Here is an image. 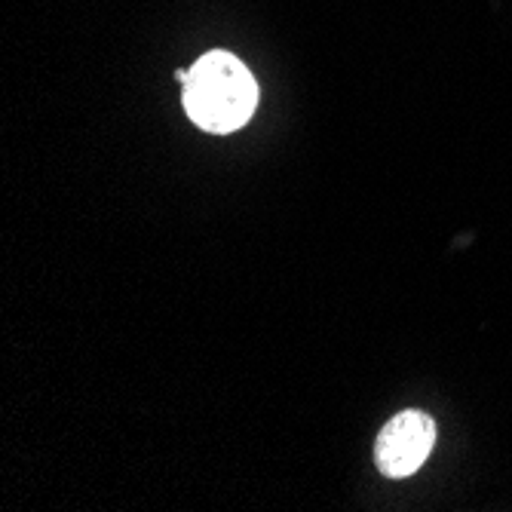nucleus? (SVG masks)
<instances>
[{"mask_svg": "<svg viewBox=\"0 0 512 512\" xmlns=\"http://www.w3.org/2000/svg\"><path fill=\"white\" fill-rule=\"evenodd\" d=\"M184 111L212 132L227 135L249 123L258 105V83L252 71L224 50H212L191 65V80L184 83Z\"/></svg>", "mask_w": 512, "mask_h": 512, "instance_id": "nucleus-1", "label": "nucleus"}, {"mask_svg": "<svg viewBox=\"0 0 512 512\" xmlns=\"http://www.w3.org/2000/svg\"><path fill=\"white\" fill-rule=\"evenodd\" d=\"M436 445V421L427 411H399L375 439V463L387 479H408L424 467Z\"/></svg>", "mask_w": 512, "mask_h": 512, "instance_id": "nucleus-2", "label": "nucleus"}, {"mask_svg": "<svg viewBox=\"0 0 512 512\" xmlns=\"http://www.w3.org/2000/svg\"><path fill=\"white\" fill-rule=\"evenodd\" d=\"M175 80H178V83H188V80H191V68H178V71H175Z\"/></svg>", "mask_w": 512, "mask_h": 512, "instance_id": "nucleus-3", "label": "nucleus"}]
</instances>
